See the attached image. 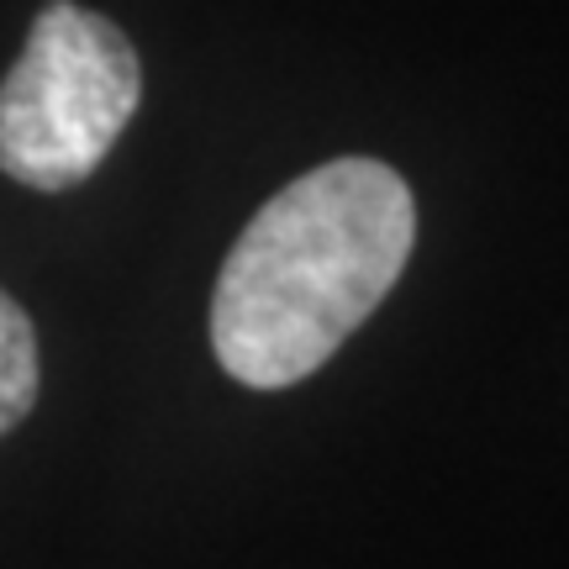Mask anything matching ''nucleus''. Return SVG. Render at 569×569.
<instances>
[{
  "mask_svg": "<svg viewBox=\"0 0 569 569\" xmlns=\"http://www.w3.org/2000/svg\"><path fill=\"white\" fill-rule=\"evenodd\" d=\"M417 243L411 184L380 159H332L243 227L217 274L211 348L248 390L301 386L375 317Z\"/></svg>",
  "mask_w": 569,
  "mask_h": 569,
  "instance_id": "f257e3e1",
  "label": "nucleus"
},
{
  "mask_svg": "<svg viewBox=\"0 0 569 569\" xmlns=\"http://www.w3.org/2000/svg\"><path fill=\"white\" fill-rule=\"evenodd\" d=\"M142 101V63L117 21L74 0L42 6L0 84V174L74 190L106 163Z\"/></svg>",
  "mask_w": 569,
  "mask_h": 569,
  "instance_id": "f03ea898",
  "label": "nucleus"
},
{
  "mask_svg": "<svg viewBox=\"0 0 569 569\" xmlns=\"http://www.w3.org/2000/svg\"><path fill=\"white\" fill-rule=\"evenodd\" d=\"M38 332L6 290H0V438L38 407Z\"/></svg>",
  "mask_w": 569,
  "mask_h": 569,
  "instance_id": "7ed1b4c3",
  "label": "nucleus"
}]
</instances>
